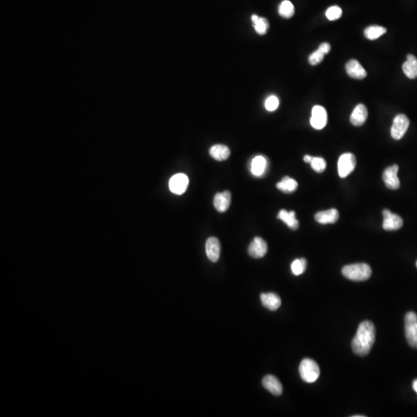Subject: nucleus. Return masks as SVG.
Listing matches in <instances>:
<instances>
[{
  "mask_svg": "<svg viewBox=\"0 0 417 417\" xmlns=\"http://www.w3.org/2000/svg\"><path fill=\"white\" fill-rule=\"evenodd\" d=\"M307 265V261L304 258L294 260L291 265V271L296 276H299L306 271Z\"/></svg>",
  "mask_w": 417,
  "mask_h": 417,
  "instance_id": "bb28decb",
  "label": "nucleus"
},
{
  "mask_svg": "<svg viewBox=\"0 0 417 417\" xmlns=\"http://www.w3.org/2000/svg\"><path fill=\"white\" fill-rule=\"evenodd\" d=\"M386 29L380 26H371L365 30V37L368 40H374L386 34Z\"/></svg>",
  "mask_w": 417,
  "mask_h": 417,
  "instance_id": "393cba45",
  "label": "nucleus"
},
{
  "mask_svg": "<svg viewBox=\"0 0 417 417\" xmlns=\"http://www.w3.org/2000/svg\"><path fill=\"white\" fill-rule=\"evenodd\" d=\"M311 166L314 171L321 173L325 170L327 164L324 158L321 157H313L312 161H311Z\"/></svg>",
  "mask_w": 417,
  "mask_h": 417,
  "instance_id": "c85d7f7f",
  "label": "nucleus"
},
{
  "mask_svg": "<svg viewBox=\"0 0 417 417\" xmlns=\"http://www.w3.org/2000/svg\"><path fill=\"white\" fill-rule=\"evenodd\" d=\"M326 17L331 21L339 20L343 15V10L338 6L329 7L325 13Z\"/></svg>",
  "mask_w": 417,
  "mask_h": 417,
  "instance_id": "cd10ccee",
  "label": "nucleus"
},
{
  "mask_svg": "<svg viewBox=\"0 0 417 417\" xmlns=\"http://www.w3.org/2000/svg\"><path fill=\"white\" fill-rule=\"evenodd\" d=\"M316 221L321 224H329V223H336L339 218V213L336 209H330L325 211L318 212L316 213Z\"/></svg>",
  "mask_w": 417,
  "mask_h": 417,
  "instance_id": "a211bd4d",
  "label": "nucleus"
},
{
  "mask_svg": "<svg viewBox=\"0 0 417 417\" xmlns=\"http://www.w3.org/2000/svg\"><path fill=\"white\" fill-rule=\"evenodd\" d=\"M278 219H281L286 223L287 226L292 229L296 230L299 227V222L296 219V213L294 211L288 212L286 210H280L278 215Z\"/></svg>",
  "mask_w": 417,
  "mask_h": 417,
  "instance_id": "aec40b11",
  "label": "nucleus"
},
{
  "mask_svg": "<svg viewBox=\"0 0 417 417\" xmlns=\"http://www.w3.org/2000/svg\"><path fill=\"white\" fill-rule=\"evenodd\" d=\"M324 57V55L321 51L317 50L310 55L309 57H308V62H309L310 64L314 66V65L318 64V63L322 62Z\"/></svg>",
  "mask_w": 417,
  "mask_h": 417,
  "instance_id": "7c9ffc66",
  "label": "nucleus"
},
{
  "mask_svg": "<svg viewBox=\"0 0 417 417\" xmlns=\"http://www.w3.org/2000/svg\"><path fill=\"white\" fill-rule=\"evenodd\" d=\"M188 186L189 178L183 173L175 175L170 179V189L174 194H183L188 188Z\"/></svg>",
  "mask_w": 417,
  "mask_h": 417,
  "instance_id": "9d476101",
  "label": "nucleus"
},
{
  "mask_svg": "<svg viewBox=\"0 0 417 417\" xmlns=\"http://www.w3.org/2000/svg\"><path fill=\"white\" fill-rule=\"evenodd\" d=\"M317 50L321 51L323 54L326 55L329 53L330 50H331V45H330L328 43H323L319 46V47H318Z\"/></svg>",
  "mask_w": 417,
  "mask_h": 417,
  "instance_id": "2f4dec72",
  "label": "nucleus"
},
{
  "mask_svg": "<svg viewBox=\"0 0 417 417\" xmlns=\"http://www.w3.org/2000/svg\"><path fill=\"white\" fill-rule=\"evenodd\" d=\"M398 172H399V166L397 164H393L392 166L386 169L382 175L384 183L390 190H398L400 186V181L398 177Z\"/></svg>",
  "mask_w": 417,
  "mask_h": 417,
  "instance_id": "6e6552de",
  "label": "nucleus"
},
{
  "mask_svg": "<svg viewBox=\"0 0 417 417\" xmlns=\"http://www.w3.org/2000/svg\"><path fill=\"white\" fill-rule=\"evenodd\" d=\"M364 416H365V415H353V417H364Z\"/></svg>",
  "mask_w": 417,
  "mask_h": 417,
  "instance_id": "f704fd0d",
  "label": "nucleus"
},
{
  "mask_svg": "<svg viewBox=\"0 0 417 417\" xmlns=\"http://www.w3.org/2000/svg\"><path fill=\"white\" fill-rule=\"evenodd\" d=\"M298 183L291 177H285L281 182L277 183V188L283 193H291L298 188Z\"/></svg>",
  "mask_w": 417,
  "mask_h": 417,
  "instance_id": "5701e85b",
  "label": "nucleus"
},
{
  "mask_svg": "<svg viewBox=\"0 0 417 417\" xmlns=\"http://www.w3.org/2000/svg\"><path fill=\"white\" fill-rule=\"evenodd\" d=\"M263 305L270 311H276L281 305V300L278 294L274 293H264L261 294Z\"/></svg>",
  "mask_w": 417,
  "mask_h": 417,
  "instance_id": "f3484780",
  "label": "nucleus"
},
{
  "mask_svg": "<svg viewBox=\"0 0 417 417\" xmlns=\"http://www.w3.org/2000/svg\"><path fill=\"white\" fill-rule=\"evenodd\" d=\"M263 386L274 396H281L283 392V386L278 378L268 375L262 380Z\"/></svg>",
  "mask_w": 417,
  "mask_h": 417,
  "instance_id": "2eb2a0df",
  "label": "nucleus"
},
{
  "mask_svg": "<svg viewBox=\"0 0 417 417\" xmlns=\"http://www.w3.org/2000/svg\"><path fill=\"white\" fill-rule=\"evenodd\" d=\"M402 70L405 76L409 79H415L417 77V58L414 55L409 54L407 60L402 65Z\"/></svg>",
  "mask_w": 417,
  "mask_h": 417,
  "instance_id": "412c9836",
  "label": "nucleus"
},
{
  "mask_svg": "<svg viewBox=\"0 0 417 417\" xmlns=\"http://www.w3.org/2000/svg\"><path fill=\"white\" fill-rule=\"evenodd\" d=\"M405 334L409 346L417 349V315L413 311L405 315Z\"/></svg>",
  "mask_w": 417,
  "mask_h": 417,
  "instance_id": "20e7f679",
  "label": "nucleus"
},
{
  "mask_svg": "<svg viewBox=\"0 0 417 417\" xmlns=\"http://www.w3.org/2000/svg\"><path fill=\"white\" fill-rule=\"evenodd\" d=\"M345 278L353 281H365L370 278L372 269L365 263H359L354 265H347L343 269Z\"/></svg>",
  "mask_w": 417,
  "mask_h": 417,
  "instance_id": "f03ea898",
  "label": "nucleus"
},
{
  "mask_svg": "<svg viewBox=\"0 0 417 417\" xmlns=\"http://www.w3.org/2000/svg\"><path fill=\"white\" fill-rule=\"evenodd\" d=\"M210 155L216 161H225L230 155V150L226 145H215L210 148Z\"/></svg>",
  "mask_w": 417,
  "mask_h": 417,
  "instance_id": "4be33fe9",
  "label": "nucleus"
},
{
  "mask_svg": "<svg viewBox=\"0 0 417 417\" xmlns=\"http://www.w3.org/2000/svg\"><path fill=\"white\" fill-rule=\"evenodd\" d=\"M376 341V327L369 321L361 322L357 332L352 343V348L355 354L365 356L370 353Z\"/></svg>",
  "mask_w": 417,
  "mask_h": 417,
  "instance_id": "f257e3e1",
  "label": "nucleus"
},
{
  "mask_svg": "<svg viewBox=\"0 0 417 417\" xmlns=\"http://www.w3.org/2000/svg\"><path fill=\"white\" fill-rule=\"evenodd\" d=\"M278 13L281 17L285 19H289L292 17L294 14V7L289 0H284L280 4L278 8Z\"/></svg>",
  "mask_w": 417,
  "mask_h": 417,
  "instance_id": "a878e982",
  "label": "nucleus"
},
{
  "mask_svg": "<svg viewBox=\"0 0 417 417\" xmlns=\"http://www.w3.org/2000/svg\"><path fill=\"white\" fill-rule=\"evenodd\" d=\"M220 243L216 237L208 238L206 243V254L207 258L212 262H217L220 256Z\"/></svg>",
  "mask_w": 417,
  "mask_h": 417,
  "instance_id": "ddd939ff",
  "label": "nucleus"
},
{
  "mask_svg": "<svg viewBox=\"0 0 417 417\" xmlns=\"http://www.w3.org/2000/svg\"><path fill=\"white\" fill-rule=\"evenodd\" d=\"M311 125L314 129L321 130L325 127L327 122L326 110L322 106L316 105L311 111Z\"/></svg>",
  "mask_w": 417,
  "mask_h": 417,
  "instance_id": "0eeeda50",
  "label": "nucleus"
},
{
  "mask_svg": "<svg viewBox=\"0 0 417 417\" xmlns=\"http://www.w3.org/2000/svg\"><path fill=\"white\" fill-rule=\"evenodd\" d=\"M356 166V158L352 153H345L338 161V171L339 177L346 178L354 171Z\"/></svg>",
  "mask_w": 417,
  "mask_h": 417,
  "instance_id": "39448f33",
  "label": "nucleus"
},
{
  "mask_svg": "<svg viewBox=\"0 0 417 417\" xmlns=\"http://www.w3.org/2000/svg\"><path fill=\"white\" fill-rule=\"evenodd\" d=\"M299 373L303 381L308 383L315 382L320 376V368L311 359H304L299 366Z\"/></svg>",
  "mask_w": 417,
  "mask_h": 417,
  "instance_id": "7ed1b4c3",
  "label": "nucleus"
},
{
  "mask_svg": "<svg viewBox=\"0 0 417 417\" xmlns=\"http://www.w3.org/2000/svg\"><path fill=\"white\" fill-rule=\"evenodd\" d=\"M383 224L382 227L385 230H397L403 225V220L399 215L392 213L390 210H384Z\"/></svg>",
  "mask_w": 417,
  "mask_h": 417,
  "instance_id": "9b49d317",
  "label": "nucleus"
},
{
  "mask_svg": "<svg viewBox=\"0 0 417 417\" xmlns=\"http://www.w3.org/2000/svg\"><path fill=\"white\" fill-rule=\"evenodd\" d=\"M268 249L266 241L259 236H256L248 247V254L251 258L261 259L268 253Z\"/></svg>",
  "mask_w": 417,
  "mask_h": 417,
  "instance_id": "1a4fd4ad",
  "label": "nucleus"
},
{
  "mask_svg": "<svg viewBox=\"0 0 417 417\" xmlns=\"http://www.w3.org/2000/svg\"><path fill=\"white\" fill-rule=\"evenodd\" d=\"M313 157L311 156V155H304V161L307 163H311V161H312Z\"/></svg>",
  "mask_w": 417,
  "mask_h": 417,
  "instance_id": "473e14b6",
  "label": "nucleus"
},
{
  "mask_svg": "<svg viewBox=\"0 0 417 417\" xmlns=\"http://www.w3.org/2000/svg\"><path fill=\"white\" fill-rule=\"evenodd\" d=\"M368 118V110L366 105L359 104L353 110L350 116L351 123L354 126H362Z\"/></svg>",
  "mask_w": 417,
  "mask_h": 417,
  "instance_id": "dca6fc26",
  "label": "nucleus"
},
{
  "mask_svg": "<svg viewBox=\"0 0 417 417\" xmlns=\"http://www.w3.org/2000/svg\"><path fill=\"white\" fill-rule=\"evenodd\" d=\"M409 126V120L403 114H400L394 118L391 128V135L395 140H399L404 136Z\"/></svg>",
  "mask_w": 417,
  "mask_h": 417,
  "instance_id": "423d86ee",
  "label": "nucleus"
},
{
  "mask_svg": "<svg viewBox=\"0 0 417 417\" xmlns=\"http://www.w3.org/2000/svg\"><path fill=\"white\" fill-rule=\"evenodd\" d=\"M412 388H413L414 390H415V392L417 393V379H415V380H414L413 382H412Z\"/></svg>",
  "mask_w": 417,
  "mask_h": 417,
  "instance_id": "72a5a7b5",
  "label": "nucleus"
},
{
  "mask_svg": "<svg viewBox=\"0 0 417 417\" xmlns=\"http://www.w3.org/2000/svg\"><path fill=\"white\" fill-rule=\"evenodd\" d=\"M416 267H417V262H416Z\"/></svg>",
  "mask_w": 417,
  "mask_h": 417,
  "instance_id": "c9c22d12",
  "label": "nucleus"
},
{
  "mask_svg": "<svg viewBox=\"0 0 417 417\" xmlns=\"http://www.w3.org/2000/svg\"><path fill=\"white\" fill-rule=\"evenodd\" d=\"M231 203V193L229 191L218 193L215 195L213 199V206L219 213H224L229 209Z\"/></svg>",
  "mask_w": 417,
  "mask_h": 417,
  "instance_id": "f8f14e48",
  "label": "nucleus"
},
{
  "mask_svg": "<svg viewBox=\"0 0 417 417\" xmlns=\"http://www.w3.org/2000/svg\"><path fill=\"white\" fill-rule=\"evenodd\" d=\"M268 159L263 155H258L251 161V172L255 177H262L268 168Z\"/></svg>",
  "mask_w": 417,
  "mask_h": 417,
  "instance_id": "6ab92c4d",
  "label": "nucleus"
},
{
  "mask_svg": "<svg viewBox=\"0 0 417 417\" xmlns=\"http://www.w3.org/2000/svg\"><path fill=\"white\" fill-rule=\"evenodd\" d=\"M346 72L352 78L362 80L367 76L366 70L358 60H350L346 65Z\"/></svg>",
  "mask_w": 417,
  "mask_h": 417,
  "instance_id": "4468645a",
  "label": "nucleus"
},
{
  "mask_svg": "<svg viewBox=\"0 0 417 417\" xmlns=\"http://www.w3.org/2000/svg\"><path fill=\"white\" fill-rule=\"evenodd\" d=\"M251 20L254 24L255 31L260 35H264L266 34L269 28V23L267 19L264 17H258V15H253L251 17Z\"/></svg>",
  "mask_w": 417,
  "mask_h": 417,
  "instance_id": "b1692460",
  "label": "nucleus"
},
{
  "mask_svg": "<svg viewBox=\"0 0 417 417\" xmlns=\"http://www.w3.org/2000/svg\"><path fill=\"white\" fill-rule=\"evenodd\" d=\"M265 105V108L268 110V112H274L279 106V99L278 97L271 95L267 98Z\"/></svg>",
  "mask_w": 417,
  "mask_h": 417,
  "instance_id": "c756f323",
  "label": "nucleus"
}]
</instances>
